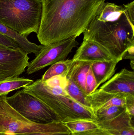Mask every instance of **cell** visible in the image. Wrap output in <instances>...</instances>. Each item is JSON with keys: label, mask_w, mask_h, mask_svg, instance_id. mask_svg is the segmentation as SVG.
Segmentation results:
<instances>
[{"label": "cell", "mask_w": 134, "mask_h": 135, "mask_svg": "<svg viewBox=\"0 0 134 135\" xmlns=\"http://www.w3.org/2000/svg\"><path fill=\"white\" fill-rule=\"evenodd\" d=\"M106 0H41L42 15L37 38L42 45L83 33Z\"/></svg>", "instance_id": "obj_1"}, {"label": "cell", "mask_w": 134, "mask_h": 135, "mask_svg": "<svg viewBox=\"0 0 134 135\" xmlns=\"http://www.w3.org/2000/svg\"><path fill=\"white\" fill-rule=\"evenodd\" d=\"M83 34V40L96 42L120 61L127 50L134 46V24L124 6L114 3L105 2Z\"/></svg>", "instance_id": "obj_2"}, {"label": "cell", "mask_w": 134, "mask_h": 135, "mask_svg": "<svg viewBox=\"0 0 134 135\" xmlns=\"http://www.w3.org/2000/svg\"><path fill=\"white\" fill-rule=\"evenodd\" d=\"M42 15L41 0H0V23L25 37L37 34Z\"/></svg>", "instance_id": "obj_3"}, {"label": "cell", "mask_w": 134, "mask_h": 135, "mask_svg": "<svg viewBox=\"0 0 134 135\" xmlns=\"http://www.w3.org/2000/svg\"><path fill=\"white\" fill-rule=\"evenodd\" d=\"M23 90L48 105L63 123L79 119L97 120L92 109L81 105L69 96L53 93L46 87L41 79L24 87Z\"/></svg>", "instance_id": "obj_4"}, {"label": "cell", "mask_w": 134, "mask_h": 135, "mask_svg": "<svg viewBox=\"0 0 134 135\" xmlns=\"http://www.w3.org/2000/svg\"><path fill=\"white\" fill-rule=\"evenodd\" d=\"M7 97H0V134L26 135L71 132L64 124L60 121L39 123L25 118L8 103Z\"/></svg>", "instance_id": "obj_5"}, {"label": "cell", "mask_w": 134, "mask_h": 135, "mask_svg": "<svg viewBox=\"0 0 134 135\" xmlns=\"http://www.w3.org/2000/svg\"><path fill=\"white\" fill-rule=\"evenodd\" d=\"M6 100L16 111L33 122L46 124L60 121L56 114L48 105L23 90L7 97Z\"/></svg>", "instance_id": "obj_6"}, {"label": "cell", "mask_w": 134, "mask_h": 135, "mask_svg": "<svg viewBox=\"0 0 134 135\" xmlns=\"http://www.w3.org/2000/svg\"><path fill=\"white\" fill-rule=\"evenodd\" d=\"M76 37L43 46L34 60L29 62L26 73L30 75L46 66L66 60L73 48L79 45Z\"/></svg>", "instance_id": "obj_7"}, {"label": "cell", "mask_w": 134, "mask_h": 135, "mask_svg": "<svg viewBox=\"0 0 134 135\" xmlns=\"http://www.w3.org/2000/svg\"><path fill=\"white\" fill-rule=\"evenodd\" d=\"M28 54L20 47L0 49V81L19 77L29 65Z\"/></svg>", "instance_id": "obj_8"}, {"label": "cell", "mask_w": 134, "mask_h": 135, "mask_svg": "<svg viewBox=\"0 0 134 135\" xmlns=\"http://www.w3.org/2000/svg\"><path fill=\"white\" fill-rule=\"evenodd\" d=\"M114 59H116L97 43L93 40H83L72 60L93 62Z\"/></svg>", "instance_id": "obj_9"}, {"label": "cell", "mask_w": 134, "mask_h": 135, "mask_svg": "<svg viewBox=\"0 0 134 135\" xmlns=\"http://www.w3.org/2000/svg\"><path fill=\"white\" fill-rule=\"evenodd\" d=\"M128 94L110 93L99 89L87 97V100L94 113L112 106H125L126 97Z\"/></svg>", "instance_id": "obj_10"}, {"label": "cell", "mask_w": 134, "mask_h": 135, "mask_svg": "<svg viewBox=\"0 0 134 135\" xmlns=\"http://www.w3.org/2000/svg\"><path fill=\"white\" fill-rule=\"evenodd\" d=\"M100 89L112 93L134 95V72L126 68L112 77Z\"/></svg>", "instance_id": "obj_11"}, {"label": "cell", "mask_w": 134, "mask_h": 135, "mask_svg": "<svg viewBox=\"0 0 134 135\" xmlns=\"http://www.w3.org/2000/svg\"><path fill=\"white\" fill-rule=\"evenodd\" d=\"M131 117L126 110L114 119L98 122L102 128L113 135H134V128Z\"/></svg>", "instance_id": "obj_12"}, {"label": "cell", "mask_w": 134, "mask_h": 135, "mask_svg": "<svg viewBox=\"0 0 134 135\" xmlns=\"http://www.w3.org/2000/svg\"><path fill=\"white\" fill-rule=\"evenodd\" d=\"M120 61H100L92 62L90 68L97 82V88L109 80L115 71L116 65Z\"/></svg>", "instance_id": "obj_13"}, {"label": "cell", "mask_w": 134, "mask_h": 135, "mask_svg": "<svg viewBox=\"0 0 134 135\" xmlns=\"http://www.w3.org/2000/svg\"><path fill=\"white\" fill-rule=\"evenodd\" d=\"M0 33L14 41L20 48L28 54H33L37 56L43 47L30 42L27 37L21 35L15 31L0 23Z\"/></svg>", "instance_id": "obj_14"}, {"label": "cell", "mask_w": 134, "mask_h": 135, "mask_svg": "<svg viewBox=\"0 0 134 135\" xmlns=\"http://www.w3.org/2000/svg\"><path fill=\"white\" fill-rule=\"evenodd\" d=\"M91 63L83 61H72L66 76L85 93L86 80Z\"/></svg>", "instance_id": "obj_15"}, {"label": "cell", "mask_w": 134, "mask_h": 135, "mask_svg": "<svg viewBox=\"0 0 134 135\" xmlns=\"http://www.w3.org/2000/svg\"><path fill=\"white\" fill-rule=\"evenodd\" d=\"M34 82L31 79L19 77L0 81V97L7 95L10 92L24 88Z\"/></svg>", "instance_id": "obj_16"}, {"label": "cell", "mask_w": 134, "mask_h": 135, "mask_svg": "<svg viewBox=\"0 0 134 135\" xmlns=\"http://www.w3.org/2000/svg\"><path fill=\"white\" fill-rule=\"evenodd\" d=\"M71 133L83 132L100 127L97 120L79 119L64 123Z\"/></svg>", "instance_id": "obj_17"}, {"label": "cell", "mask_w": 134, "mask_h": 135, "mask_svg": "<svg viewBox=\"0 0 134 135\" xmlns=\"http://www.w3.org/2000/svg\"><path fill=\"white\" fill-rule=\"evenodd\" d=\"M67 85L65 90L68 96L81 105L90 108L89 103L87 98V95L85 93L76 85L70 79L67 77Z\"/></svg>", "instance_id": "obj_18"}, {"label": "cell", "mask_w": 134, "mask_h": 135, "mask_svg": "<svg viewBox=\"0 0 134 135\" xmlns=\"http://www.w3.org/2000/svg\"><path fill=\"white\" fill-rule=\"evenodd\" d=\"M72 62V59L64 60L52 65L45 72L41 79L46 81L52 77L57 75L66 77Z\"/></svg>", "instance_id": "obj_19"}, {"label": "cell", "mask_w": 134, "mask_h": 135, "mask_svg": "<svg viewBox=\"0 0 134 135\" xmlns=\"http://www.w3.org/2000/svg\"><path fill=\"white\" fill-rule=\"evenodd\" d=\"M126 110L125 106H112L101 109L95 113L97 121H107L114 119Z\"/></svg>", "instance_id": "obj_20"}, {"label": "cell", "mask_w": 134, "mask_h": 135, "mask_svg": "<svg viewBox=\"0 0 134 135\" xmlns=\"http://www.w3.org/2000/svg\"><path fill=\"white\" fill-rule=\"evenodd\" d=\"M85 86L86 94L87 95L93 93L97 89V82L90 67L87 76Z\"/></svg>", "instance_id": "obj_21"}, {"label": "cell", "mask_w": 134, "mask_h": 135, "mask_svg": "<svg viewBox=\"0 0 134 135\" xmlns=\"http://www.w3.org/2000/svg\"><path fill=\"white\" fill-rule=\"evenodd\" d=\"M44 82L49 86L52 87L59 86L65 89L67 85V78L66 77L57 75L52 77L46 81H44Z\"/></svg>", "instance_id": "obj_22"}, {"label": "cell", "mask_w": 134, "mask_h": 135, "mask_svg": "<svg viewBox=\"0 0 134 135\" xmlns=\"http://www.w3.org/2000/svg\"><path fill=\"white\" fill-rule=\"evenodd\" d=\"M71 135H113L105 129L99 127L83 132L71 133Z\"/></svg>", "instance_id": "obj_23"}, {"label": "cell", "mask_w": 134, "mask_h": 135, "mask_svg": "<svg viewBox=\"0 0 134 135\" xmlns=\"http://www.w3.org/2000/svg\"><path fill=\"white\" fill-rule=\"evenodd\" d=\"M0 44L8 48L17 49L19 46L12 40L0 33Z\"/></svg>", "instance_id": "obj_24"}, {"label": "cell", "mask_w": 134, "mask_h": 135, "mask_svg": "<svg viewBox=\"0 0 134 135\" xmlns=\"http://www.w3.org/2000/svg\"><path fill=\"white\" fill-rule=\"evenodd\" d=\"M126 111L132 117L134 115V95L128 94L126 97Z\"/></svg>", "instance_id": "obj_25"}, {"label": "cell", "mask_w": 134, "mask_h": 135, "mask_svg": "<svg viewBox=\"0 0 134 135\" xmlns=\"http://www.w3.org/2000/svg\"><path fill=\"white\" fill-rule=\"evenodd\" d=\"M128 59L130 61V65L133 70L134 67V46L129 47L123 57L122 59Z\"/></svg>", "instance_id": "obj_26"}, {"label": "cell", "mask_w": 134, "mask_h": 135, "mask_svg": "<svg viewBox=\"0 0 134 135\" xmlns=\"http://www.w3.org/2000/svg\"><path fill=\"white\" fill-rule=\"evenodd\" d=\"M124 7L127 13L130 20L134 24V1L127 4H124Z\"/></svg>", "instance_id": "obj_27"}, {"label": "cell", "mask_w": 134, "mask_h": 135, "mask_svg": "<svg viewBox=\"0 0 134 135\" xmlns=\"http://www.w3.org/2000/svg\"><path fill=\"white\" fill-rule=\"evenodd\" d=\"M71 133L69 132H65V133H53V134H32L26 135H71Z\"/></svg>", "instance_id": "obj_28"}, {"label": "cell", "mask_w": 134, "mask_h": 135, "mask_svg": "<svg viewBox=\"0 0 134 135\" xmlns=\"http://www.w3.org/2000/svg\"><path fill=\"white\" fill-rule=\"evenodd\" d=\"M0 135H15V134L11 133H2L0 134Z\"/></svg>", "instance_id": "obj_29"}, {"label": "cell", "mask_w": 134, "mask_h": 135, "mask_svg": "<svg viewBox=\"0 0 134 135\" xmlns=\"http://www.w3.org/2000/svg\"><path fill=\"white\" fill-rule=\"evenodd\" d=\"M8 48V47H6L5 46H3V45L0 44V49H3V48Z\"/></svg>", "instance_id": "obj_30"}]
</instances>
